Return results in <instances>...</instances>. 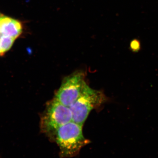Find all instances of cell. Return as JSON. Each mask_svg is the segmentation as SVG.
<instances>
[{
    "instance_id": "8992f818",
    "label": "cell",
    "mask_w": 158,
    "mask_h": 158,
    "mask_svg": "<svg viewBox=\"0 0 158 158\" xmlns=\"http://www.w3.org/2000/svg\"><path fill=\"white\" fill-rule=\"evenodd\" d=\"M14 39L1 34L0 35V56L9 50L15 41Z\"/></svg>"
},
{
    "instance_id": "3957f363",
    "label": "cell",
    "mask_w": 158,
    "mask_h": 158,
    "mask_svg": "<svg viewBox=\"0 0 158 158\" xmlns=\"http://www.w3.org/2000/svg\"><path fill=\"white\" fill-rule=\"evenodd\" d=\"M106 98L101 91L90 88L85 84L81 95L70 106L72 121L83 126L90 111L101 106Z\"/></svg>"
},
{
    "instance_id": "7a4b0ae2",
    "label": "cell",
    "mask_w": 158,
    "mask_h": 158,
    "mask_svg": "<svg viewBox=\"0 0 158 158\" xmlns=\"http://www.w3.org/2000/svg\"><path fill=\"white\" fill-rule=\"evenodd\" d=\"M72 119L70 108L62 104L54 97L47 103L40 117V130L49 137L58 128Z\"/></svg>"
},
{
    "instance_id": "52a82bcc",
    "label": "cell",
    "mask_w": 158,
    "mask_h": 158,
    "mask_svg": "<svg viewBox=\"0 0 158 158\" xmlns=\"http://www.w3.org/2000/svg\"><path fill=\"white\" fill-rule=\"evenodd\" d=\"M131 47L133 49L136 50L137 49H138V48L139 47V43L137 42V41L134 40L133 42H132L131 44Z\"/></svg>"
},
{
    "instance_id": "5b68a950",
    "label": "cell",
    "mask_w": 158,
    "mask_h": 158,
    "mask_svg": "<svg viewBox=\"0 0 158 158\" xmlns=\"http://www.w3.org/2000/svg\"><path fill=\"white\" fill-rule=\"evenodd\" d=\"M23 26L19 21L0 15V33L15 39L21 34Z\"/></svg>"
},
{
    "instance_id": "277c9868",
    "label": "cell",
    "mask_w": 158,
    "mask_h": 158,
    "mask_svg": "<svg viewBox=\"0 0 158 158\" xmlns=\"http://www.w3.org/2000/svg\"><path fill=\"white\" fill-rule=\"evenodd\" d=\"M85 77V73L82 71H77L65 77L56 92L55 98L62 104L70 107L81 93L86 84Z\"/></svg>"
},
{
    "instance_id": "6da1fadb",
    "label": "cell",
    "mask_w": 158,
    "mask_h": 158,
    "mask_svg": "<svg viewBox=\"0 0 158 158\" xmlns=\"http://www.w3.org/2000/svg\"><path fill=\"white\" fill-rule=\"evenodd\" d=\"M82 127L72 121L58 128L49 136L59 146L61 157L75 156L82 148L89 144L90 141L83 135Z\"/></svg>"
}]
</instances>
